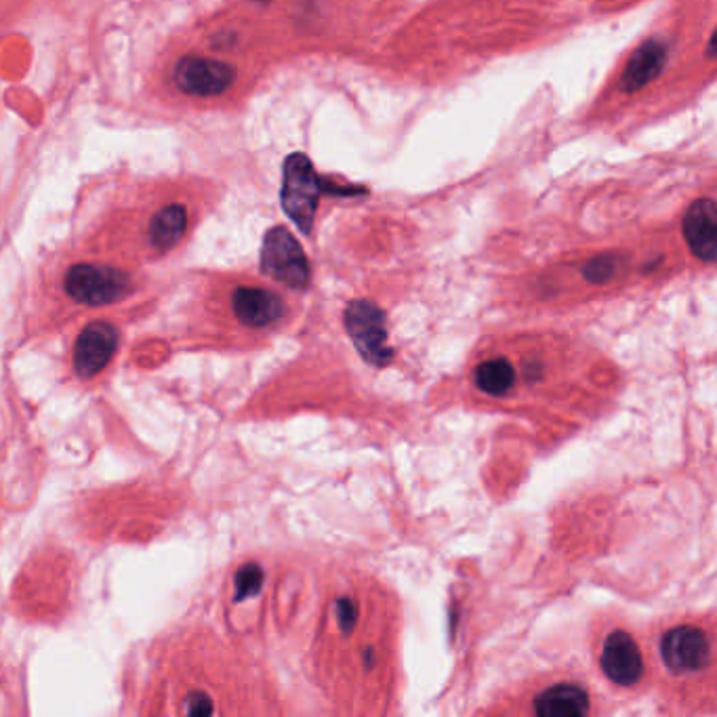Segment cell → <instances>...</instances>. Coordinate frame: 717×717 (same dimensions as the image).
Masks as SVG:
<instances>
[{"instance_id": "6da1fadb", "label": "cell", "mask_w": 717, "mask_h": 717, "mask_svg": "<svg viewBox=\"0 0 717 717\" xmlns=\"http://www.w3.org/2000/svg\"><path fill=\"white\" fill-rule=\"evenodd\" d=\"M322 194H365V190L335 188L316 173L312 160L305 154H291L284 160V179H282V209L293 220L303 234H310L316 220L318 200Z\"/></svg>"}, {"instance_id": "7a4b0ae2", "label": "cell", "mask_w": 717, "mask_h": 717, "mask_svg": "<svg viewBox=\"0 0 717 717\" xmlns=\"http://www.w3.org/2000/svg\"><path fill=\"white\" fill-rule=\"evenodd\" d=\"M347 335L351 344L374 369H383L392 362L394 349L388 346V326H385V312L377 307L372 301L356 299L347 303L346 314Z\"/></svg>"}, {"instance_id": "3957f363", "label": "cell", "mask_w": 717, "mask_h": 717, "mask_svg": "<svg viewBox=\"0 0 717 717\" xmlns=\"http://www.w3.org/2000/svg\"><path fill=\"white\" fill-rule=\"evenodd\" d=\"M261 270L289 289L303 291L310 284V264L295 236L287 227H272L261 247Z\"/></svg>"}, {"instance_id": "277c9868", "label": "cell", "mask_w": 717, "mask_h": 717, "mask_svg": "<svg viewBox=\"0 0 717 717\" xmlns=\"http://www.w3.org/2000/svg\"><path fill=\"white\" fill-rule=\"evenodd\" d=\"M68 295L85 305H108L126 291V278L110 268L78 264L66 276Z\"/></svg>"}, {"instance_id": "5b68a950", "label": "cell", "mask_w": 717, "mask_h": 717, "mask_svg": "<svg viewBox=\"0 0 717 717\" xmlns=\"http://www.w3.org/2000/svg\"><path fill=\"white\" fill-rule=\"evenodd\" d=\"M661 652L673 673L701 671L712 659V646L698 627H675L663 636Z\"/></svg>"}, {"instance_id": "8992f818", "label": "cell", "mask_w": 717, "mask_h": 717, "mask_svg": "<svg viewBox=\"0 0 717 717\" xmlns=\"http://www.w3.org/2000/svg\"><path fill=\"white\" fill-rule=\"evenodd\" d=\"M234 70L215 59H202V57H186L175 68V85L188 93V96H220L232 82H234Z\"/></svg>"}, {"instance_id": "52a82bcc", "label": "cell", "mask_w": 717, "mask_h": 717, "mask_svg": "<svg viewBox=\"0 0 717 717\" xmlns=\"http://www.w3.org/2000/svg\"><path fill=\"white\" fill-rule=\"evenodd\" d=\"M119 335L108 322H91L78 337L75 367L80 377H96L103 371L116 351Z\"/></svg>"}, {"instance_id": "ba28073f", "label": "cell", "mask_w": 717, "mask_h": 717, "mask_svg": "<svg viewBox=\"0 0 717 717\" xmlns=\"http://www.w3.org/2000/svg\"><path fill=\"white\" fill-rule=\"evenodd\" d=\"M602 669L620 686H634L643 675V661L638 643L627 631H613L602 648Z\"/></svg>"}, {"instance_id": "9c48e42d", "label": "cell", "mask_w": 717, "mask_h": 717, "mask_svg": "<svg viewBox=\"0 0 717 717\" xmlns=\"http://www.w3.org/2000/svg\"><path fill=\"white\" fill-rule=\"evenodd\" d=\"M682 229L694 255L703 261H714L717 253V211L712 199L696 200L686 211Z\"/></svg>"}, {"instance_id": "30bf717a", "label": "cell", "mask_w": 717, "mask_h": 717, "mask_svg": "<svg viewBox=\"0 0 717 717\" xmlns=\"http://www.w3.org/2000/svg\"><path fill=\"white\" fill-rule=\"evenodd\" d=\"M232 303H234L236 318L253 328L268 326L272 322L280 321L284 314L282 299L273 295L272 291L257 289V287L236 289Z\"/></svg>"}, {"instance_id": "8fae6325", "label": "cell", "mask_w": 717, "mask_h": 717, "mask_svg": "<svg viewBox=\"0 0 717 717\" xmlns=\"http://www.w3.org/2000/svg\"><path fill=\"white\" fill-rule=\"evenodd\" d=\"M668 59V49L657 43V41H648L643 43L640 49L636 51L623 72L620 78V87L627 93L640 91L646 85H650L657 76L663 72Z\"/></svg>"}, {"instance_id": "7c38bea8", "label": "cell", "mask_w": 717, "mask_h": 717, "mask_svg": "<svg viewBox=\"0 0 717 717\" xmlns=\"http://www.w3.org/2000/svg\"><path fill=\"white\" fill-rule=\"evenodd\" d=\"M535 714L537 717H587L590 696L574 684H558L537 696Z\"/></svg>"}, {"instance_id": "4fadbf2b", "label": "cell", "mask_w": 717, "mask_h": 717, "mask_svg": "<svg viewBox=\"0 0 717 717\" xmlns=\"http://www.w3.org/2000/svg\"><path fill=\"white\" fill-rule=\"evenodd\" d=\"M186 225H188V215H186L183 206L171 204V206H165L163 211H158L152 220V227H149L154 247L160 248V250L173 248L181 240Z\"/></svg>"}, {"instance_id": "5bb4252c", "label": "cell", "mask_w": 717, "mask_h": 717, "mask_svg": "<svg viewBox=\"0 0 717 717\" xmlns=\"http://www.w3.org/2000/svg\"><path fill=\"white\" fill-rule=\"evenodd\" d=\"M514 381H516V371L503 358L489 360L475 369V385L491 396H501L509 392Z\"/></svg>"}, {"instance_id": "9a60e30c", "label": "cell", "mask_w": 717, "mask_h": 717, "mask_svg": "<svg viewBox=\"0 0 717 717\" xmlns=\"http://www.w3.org/2000/svg\"><path fill=\"white\" fill-rule=\"evenodd\" d=\"M264 583V572L257 564H248L236 574V600H245L257 594Z\"/></svg>"}, {"instance_id": "2e32d148", "label": "cell", "mask_w": 717, "mask_h": 717, "mask_svg": "<svg viewBox=\"0 0 717 717\" xmlns=\"http://www.w3.org/2000/svg\"><path fill=\"white\" fill-rule=\"evenodd\" d=\"M617 272V261L613 255H602V257H595L592 259L585 268H583V273L590 282L594 284H602V282H608L613 276Z\"/></svg>"}, {"instance_id": "e0dca14e", "label": "cell", "mask_w": 717, "mask_h": 717, "mask_svg": "<svg viewBox=\"0 0 717 717\" xmlns=\"http://www.w3.org/2000/svg\"><path fill=\"white\" fill-rule=\"evenodd\" d=\"M181 717H213V703L204 693H192L183 701Z\"/></svg>"}]
</instances>
